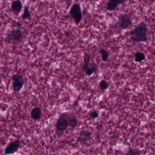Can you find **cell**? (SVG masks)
<instances>
[{
	"instance_id": "obj_19",
	"label": "cell",
	"mask_w": 155,
	"mask_h": 155,
	"mask_svg": "<svg viewBox=\"0 0 155 155\" xmlns=\"http://www.w3.org/2000/svg\"><path fill=\"white\" fill-rule=\"evenodd\" d=\"M140 154V153H137V152H136V151L134 150L130 149L129 150L128 153H127V154H131V155H135V154Z\"/></svg>"
},
{
	"instance_id": "obj_9",
	"label": "cell",
	"mask_w": 155,
	"mask_h": 155,
	"mask_svg": "<svg viewBox=\"0 0 155 155\" xmlns=\"http://www.w3.org/2000/svg\"><path fill=\"white\" fill-rule=\"evenodd\" d=\"M92 135L90 131L83 130L80 132L78 137L77 138V141L81 145H85L88 141Z\"/></svg>"
},
{
	"instance_id": "obj_1",
	"label": "cell",
	"mask_w": 155,
	"mask_h": 155,
	"mask_svg": "<svg viewBox=\"0 0 155 155\" xmlns=\"http://www.w3.org/2000/svg\"><path fill=\"white\" fill-rule=\"evenodd\" d=\"M148 25L144 21L137 25L130 33L129 36L131 40L136 42H147L148 37Z\"/></svg>"
},
{
	"instance_id": "obj_17",
	"label": "cell",
	"mask_w": 155,
	"mask_h": 155,
	"mask_svg": "<svg viewBox=\"0 0 155 155\" xmlns=\"http://www.w3.org/2000/svg\"><path fill=\"white\" fill-rule=\"evenodd\" d=\"M109 87V84L105 80H101L99 83V87L101 90L105 91Z\"/></svg>"
},
{
	"instance_id": "obj_20",
	"label": "cell",
	"mask_w": 155,
	"mask_h": 155,
	"mask_svg": "<svg viewBox=\"0 0 155 155\" xmlns=\"http://www.w3.org/2000/svg\"><path fill=\"white\" fill-rule=\"evenodd\" d=\"M118 4H123L124 2H127V0H116Z\"/></svg>"
},
{
	"instance_id": "obj_13",
	"label": "cell",
	"mask_w": 155,
	"mask_h": 155,
	"mask_svg": "<svg viewBox=\"0 0 155 155\" xmlns=\"http://www.w3.org/2000/svg\"><path fill=\"white\" fill-rule=\"evenodd\" d=\"M118 5L116 0H109L107 3V10L108 11H113L116 10Z\"/></svg>"
},
{
	"instance_id": "obj_18",
	"label": "cell",
	"mask_w": 155,
	"mask_h": 155,
	"mask_svg": "<svg viewBox=\"0 0 155 155\" xmlns=\"http://www.w3.org/2000/svg\"><path fill=\"white\" fill-rule=\"evenodd\" d=\"M99 112L98 110H94V111L91 112L89 114L91 118L93 119L97 118L99 117Z\"/></svg>"
},
{
	"instance_id": "obj_8",
	"label": "cell",
	"mask_w": 155,
	"mask_h": 155,
	"mask_svg": "<svg viewBox=\"0 0 155 155\" xmlns=\"http://www.w3.org/2000/svg\"><path fill=\"white\" fill-rule=\"evenodd\" d=\"M20 146L21 141L19 139L11 141L5 148L4 154L5 155L14 154L18 151Z\"/></svg>"
},
{
	"instance_id": "obj_14",
	"label": "cell",
	"mask_w": 155,
	"mask_h": 155,
	"mask_svg": "<svg viewBox=\"0 0 155 155\" xmlns=\"http://www.w3.org/2000/svg\"><path fill=\"white\" fill-rule=\"evenodd\" d=\"M146 56L145 53L141 51H137L135 54V61L137 62H140L145 60Z\"/></svg>"
},
{
	"instance_id": "obj_6",
	"label": "cell",
	"mask_w": 155,
	"mask_h": 155,
	"mask_svg": "<svg viewBox=\"0 0 155 155\" xmlns=\"http://www.w3.org/2000/svg\"><path fill=\"white\" fill-rule=\"evenodd\" d=\"M23 38V32L20 28L11 31L7 34L6 41L8 42H20Z\"/></svg>"
},
{
	"instance_id": "obj_4",
	"label": "cell",
	"mask_w": 155,
	"mask_h": 155,
	"mask_svg": "<svg viewBox=\"0 0 155 155\" xmlns=\"http://www.w3.org/2000/svg\"><path fill=\"white\" fill-rule=\"evenodd\" d=\"M69 14L76 25H78L82 20V10L80 4L74 3L70 9Z\"/></svg>"
},
{
	"instance_id": "obj_10",
	"label": "cell",
	"mask_w": 155,
	"mask_h": 155,
	"mask_svg": "<svg viewBox=\"0 0 155 155\" xmlns=\"http://www.w3.org/2000/svg\"><path fill=\"white\" fill-rule=\"evenodd\" d=\"M65 113L68 119L69 127L73 129L78 125V117L76 115L72 114V113H69V112H65Z\"/></svg>"
},
{
	"instance_id": "obj_11",
	"label": "cell",
	"mask_w": 155,
	"mask_h": 155,
	"mask_svg": "<svg viewBox=\"0 0 155 155\" xmlns=\"http://www.w3.org/2000/svg\"><path fill=\"white\" fill-rule=\"evenodd\" d=\"M42 115V110L39 107H36L31 110V118L35 120H39Z\"/></svg>"
},
{
	"instance_id": "obj_15",
	"label": "cell",
	"mask_w": 155,
	"mask_h": 155,
	"mask_svg": "<svg viewBox=\"0 0 155 155\" xmlns=\"http://www.w3.org/2000/svg\"><path fill=\"white\" fill-rule=\"evenodd\" d=\"M22 18L23 20L31 19V14L29 8L28 6H26L24 8L23 11V14H22Z\"/></svg>"
},
{
	"instance_id": "obj_5",
	"label": "cell",
	"mask_w": 155,
	"mask_h": 155,
	"mask_svg": "<svg viewBox=\"0 0 155 155\" xmlns=\"http://www.w3.org/2000/svg\"><path fill=\"white\" fill-rule=\"evenodd\" d=\"M68 127V122L66 113H63L60 116L55 125L56 132L58 136H61L62 133L67 129Z\"/></svg>"
},
{
	"instance_id": "obj_21",
	"label": "cell",
	"mask_w": 155,
	"mask_h": 155,
	"mask_svg": "<svg viewBox=\"0 0 155 155\" xmlns=\"http://www.w3.org/2000/svg\"><path fill=\"white\" fill-rule=\"evenodd\" d=\"M1 1H6L7 0H1Z\"/></svg>"
},
{
	"instance_id": "obj_12",
	"label": "cell",
	"mask_w": 155,
	"mask_h": 155,
	"mask_svg": "<svg viewBox=\"0 0 155 155\" xmlns=\"http://www.w3.org/2000/svg\"><path fill=\"white\" fill-rule=\"evenodd\" d=\"M11 8L13 11L16 14H19L22 10L23 4L20 0H16L12 2Z\"/></svg>"
},
{
	"instance_id": "obj_2",
	"label": "cell",
	"mask_w": 155,
	"mask_h": 155,
	"mask_svg": "<svg viewBox=\"0 0 155 155\" xmlns=\"http://www.w3.org/2000/svg\"><path fill=\"white\" fill-rule=\"evenodd\" d=\"M132 18L128 14H123L118 17L116 26L119 29L125 30L129 28L132 25Z\"/></svg>"
},
{
	"instance_id": "obj_7",
	"label": "cell",
	"mask_w": 155,
	"mask_h": 155,
	"mask_svg": "<svg viewBox=\"0 0 155 155\" xmlns=\"http://www.w3.org/2000/svg\"><path fill=\"white\" fill-rule=\"evenodd\" d=\"M12 80L13 91L15 92H20L23 88L25 83L23 77L19 74H14L12 77Z\"/></svg>"
},
{
	"instance_id": "obj_3",
	"label": "cell",
	"mask_w": 155,
	"mask_h": 155,
	"mask_svg": "<svg viewBox=\"0 0 155 155\" xmlns=\"http://www.w3.org/2000/svg\"><path fill=\"white\" fill-rule=\"evenodd\" d=\"M90 56L86 52L84 56V65L83 70L87 76L93 75L97 70L98 66L96 64L90 63Z\"/></svg>"
},
{
	"instance_id": "obj_16",
	"label": "cell",
	"mask_w": 155,
	"mask_h": 155,
	"mask_svg": "<svg viewBox=\"0 0 155 155\" xmlns=\"http://www.w3.org/2000/svg\"><path fill=\"white\" fill-rule=\"evenodd\" d=\"M100 53L101 54V59L103 62H107L108 60L109 54L108 52L105 49H101Z\"/></svg>"
}]
</instances>
